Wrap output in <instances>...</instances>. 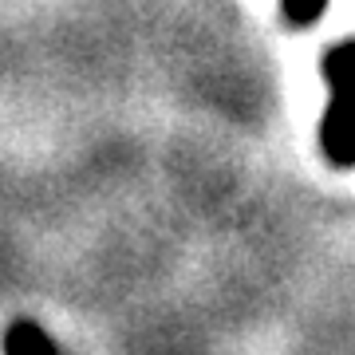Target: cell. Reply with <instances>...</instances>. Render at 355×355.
<instances>
[{
  "instance_id": "cell-3",
  "label": "cell",
  "mask_w": 355,
  "mask_h": 355,
  "mask_svg": "<svg viewBox=\"0 0 355 355\" xmlns=\"http://www.w3.org/2000/svg\"><path fill=\"white\" fill-rule=\"evenodd\" d=\"M324 83L336 95H355V40H347L324 55Z\"/></svg>"
},
{
  "instance_id": "cell-1",
  "label": "cell",
  "mask_w": 355,
  "mask_h": 355,
  "mask_svg": "<svg viewBox=\"0 0 355 355\" xmlns=\"http://www.w3.org/2000/svg\"><path fill=\"white\" fill-rule=\"evenodd\" d=\"M320 146L331 166H355V95H336L320 119Z\"/></svg>"
},
{
  "instance_id": "cell-2",
  "label": "cell",
  "mask_w": 355,
  "mask_h": 355,
  "mask_svg": "<svg viewBox=\"0 0 355 355\" xmlns=\"http://www.w3.org/2000/svg\"><path fill=\"white\" fill-rule=\"evenodd\" d=\"M4 355H60V347L40 324L20 320L4 331Z\"/></svg>"
},
{
  "instance_id": "cell-4",
  "label": "cell",
  "mask_w": 355,
  "mask_h": 355,
  "mask_svg": "<svg viewBox=\"0 0 355 355\" xmlns=\"http://www.w3.org/2000/svg\"><path fill=\"white\" fill-rule=\"evenodd\" d=\"M280 4H284V16L292 24H312L328 8V0H280Z\"/></svg>"
}]
</instances>
